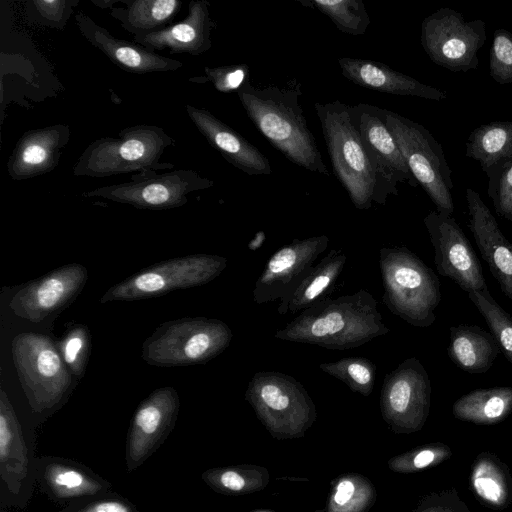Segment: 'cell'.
Segmentation results:
<instances>
[{
  "instance_id": "6da1fadb",
  "label": "cell",
  "mask_w": 512,
  "mask_h": 512,
  "mask_svg": "<svg viewBox=\"0 0 512 512\" xmlns=\"http://www.w3.org/2000/svg\"><path fill=\"white\" fill-rule=\"evenodd\" d=\"M390 329L366 289L326 298L301 311L275 332L278 340L316 345L331 350L360 347Z\"/></svg>"
},
{
  "instance_id": "7a4b0ae2",
  "label": "cell",
  "mask_w": 512,
  "mask_h": 512,
  "mask_svg": "<svg viewBox=\"0 0 512 512\" xmlns=\"http://www.w3.org/2000/svg\"><path fill=\"white\" fill-rule=\"evenodd\" d=\"M237 95L252 123L287 160L307 171L330 175L299 102V82L255 87L248 79Z\"/></svg>"
},
{
  "instance_id": "3957f363",
  "label": "cell",
  "mask_w": 512,
  "mask_h": 512,
  "mask_svg": "<svg viewBox=\"0 0 512 512\" xmlns=\"http://www.w3.org/2000/svg\"><path fill=\"white\" fill-rule=\"evenodd\" d=\"M175 140L162 127L138 124L123 128L117 137L105 136L91 142L73 166L77 177L103 178L147 170L172 169L161 162Z\"/></svg>"
},
{
  "instance_id": "277c9868",
  "label": "cell",
  "mask_w": 512,
  "mask_h": 512,
  "mask_svg": "<svg viewBox=\"0 0 512 512\" xmlns=\"http://www.w3.org/2000/svg\"><path fill=\"white\" fill-rule=\"evenodd\" d=\"M379 268L386 308L412 326H431L441 301L440 282L433 270L404 246L382 247Z\"/></svg>"
},
{
  "instance_id": "5b68a950",
  "label": "cell",
  "mask_w": 512,
  "mask_h": 512,
  "mask_svg": "<svg viewBox=\"0 0 512 512\" xmlns=\"http://www.w3.org/2000/svg\"><path fill=\"white\" fill-rule=\"evenodd\" d=\"M333 171L353 205L359 210L375 202L376 179L366 149L351 114L340 101L314 104Z\"/></svg>"
},
{
  "instance_id": "8992f818",
  "label": "cell",
  "mask_w": 512,
  "mask_h": 512,
  "mask_svg": "<svg viewBox=\"0 0 512 512\" xmlns=\"http://www.w3.org/2000/svg\"><path fill=\"white\" fill-rule=\"evenodd\" d=\"M232 337V330L222 320L183 317L160 324L144 340L141 357L158 367L202 364L225 351Z\"/></svg>"
},
{
  "instance_id": "52a82bcc",
  "label": "cell",
  "mask_w": 512,
  "mask_h": 512,
  "mask_svg": "<svg viewBox=\"0 0 512 512\" xmlns=\"http://www.w3.org/2000/svg\"><path fill=\"white\" fill-rule=\"evenodd\" d=\"M244 397L277 440L302 438L317 419L316 406L304 386L279 371L256 372Z\"/></svg>"
},
{
  "instance_id": "ba28073f",
  "label": "cell",
  "mask_w": 512,
  "mask_h": 512,
  "mask_svg": "<svg viewBox=\"0 0 512 512\" xmlns=\"http://www.w3.org/2000/svg\"><path fill=\"white\" fill-rule=\"evenodd\" d=\"M11 353L30 409L43 413L55 407L72 382L56 342L46 334L22 332L13 338Z\"/></svg>"
},
{
  "instance_id": "9c48e42d",
  "label": "cell",
  "mask_w": 512,
  "mask_h": 512,
  "mask_svg": "<svg viewBox=\"0 0 512 512\" xmlns=\"http://www.w3.org/2000/svg\"><path fill=\"white\" fill-rule=\"evenodd\" d=\"M385 116L418 185L435 204L437 212L452 216L454 203L451 191L454 185L440 143L428 129L409 118L386 109Z\"/></svg>"
},
{
  "instance_id": "30bf717a",
  "label": "cell",
  "mask_w": 512,
  "mask_h": 512,
  "mask_svg": "<svg viewBox=\"0 0 512 512\" xmlns=\"http://www.w3.org/2000/svg\"><path fill=\"white\" fill-rule=\"evenodd\" d=\"M227 263L226 257L205 253L168 259L111 286L100 302L134 301L201 286L218 277Z\"/></svg>"
},
{
  "instance_id": "8fae6325",
  "label": "cell",
  "mask_w": 512,
  "mask_h": 512,
  "mask_svg": "<svg viewBox=\"0 0 512 512\" xmlns=\"http://www.w3.org/2000/svg\"><path fill=\"white\" fill-rule=\"evenodd\" d=\"M214 186V182L193 169H175L158 174L147 170L133 174L130 181L101 186L81 194L104 198L138 209L167 210L185 205L188 194Z\"/></svg>"
},
{
  "instance_id": "7c38bea8",
  "label": "cell",
  "mask_w": 512,
  "mask_h": 512,
  "mask_svg": "<svg viewBox=\"0 0 512 512\" xmlns=\"http://www.w3.org/2000/svg\"><path fill=\"white\" fill-rule=\"evenodd\" d=\"M420 41L436 65L452 72H467L478 67L486 24L481 19L467 21L458 11L443 7L422 21Z\"/></svg>"
},
{
  "instance_id": "4fadbf2b",
  "label": "cell",
  "mask_w": 512,
  "mask_h": 512,
  "mask_svg": "<svg viewBox=\"0 0 512 512\" xmlns=\"http://www.w3.org/2000/svg\"><path fill=\"white\" fill-rule=\"evenodd\" d=\"M351 114L375 174V203L384 205L398 195V185L417 187L402 152L388 128L385 109L367 103L351 106Z\"/></svg>"
},
{
  "instance_id": "5bb4252c",
  "label": "cell",
  "mask_w": 512,
  "mask_h": 512,
  "mask_svg": "<svg viewBox=\"0 0 512 512\" xmlns=\"http://www.w3.org/2000/svg\"><path fill=\"white\" fill-rule=\"evenodd\" d=\"M430 405V379L418 358L405 359L385 375L380 409L383 420L394 433L420 431L427 421Z\"/></svg>"
},
{
  "instance_id": "9a60e30c",
  "label": "cell",
  "mask_w": 512,
  "mask_h": 512,
  "mask_svg": "<svg viewBox=\"0 0 512 512\" xmlns=\"http://www.w3.org/2000/svg\"><path fill=\"white\" fill-rule=\"evenodd\" d=\"M33 439L28 437L3 388L0 389V476L2 506L24 507L35 477Z\"/></svg>"
},
{
  "instance_id": "2e32d148",
  "label": "cell",
  "mask_w": 512,
  "mask_h": 512,
  "mask_svg": "<svg viewBox=\"0 0 512 512\" xmlns=\"http://www.w3.org/2000/svg\"><path fill=\"white\" fill-rule=\"evenodd\" d=\"M328 244L329 237L319 235L294 239L275 251L255 282L253 302L266 304L279 300L277 312L286 315L291 295Z\"/></svg>"
},
{
  "instance_id": "e0dca14e",
  "label": "cell",
  "mask_w": 512,
  "mask_h": 512,
  "mask_svg": "<svg viewBox=\"0 0 512 512\" xmlns=\"http://www.w3.org/2000/svg\"><path fill=\"white\" fill-rule=\"evenodd\" d=\"M424 225L434 248L437 271L467 293L488 290L481 263L456 220L431 211Z\"/></svg>"
},
{
  "instance_id": "ac0fdd59",
  "label": "cell",
  "mask_w": 512,
  "mask_h": 512,
  "mask_svg": "<svg viewBox=\"0 0 512 512\" xmlns=\"http://www.w3.org/2000/svg\"><path fill=\"white\" fill-rule=\"evenodd\" d=\"M87 279L88 270L84 265H63L19 288L9 308L22 319L41 322L68 306L82 291Z\"/></svg>"
},
{
  "instance_id": "d6986e66",
  "label": "cell",
  "mask_w": 512,
  "mask_h": 512,
  "mask_svg": "<svg viewBox=\"0 0 512 512\" xmlns=\"http://www.w3.org/2000/svg\"><path fill=\"white\" fill-rule=\"evenodd\" d=\"M180 407L174 387L152 391L137 407L127 436L126 466L129 472L139 467L173 429Z\"/></svg>"
},
{
  "instance_id": "ffe728a7",
  "label": "cell",
  "mask_w": 512,
  "mask_h": 512,
  "mask_svg": "<svg viewBox=\"0 0 512 512\" xmlns=\"http://www.w3.org/2000/svg\"><path fill=\"white\" fill-rule=\"evenodd\" d=\"M74 17L80 34L115 65L127 72H172L183 67L179 60L159 55L136 42L114 37L81 10L77 11Z\"/></svg>"
},
{
  "instance_id": "44dd1931",
  "label": "cell",
  "mask_w": 512,
  "mask_h": 512,
  "mask_svg": "<svg viewBox=\"0 0 512 512\" xmlns=\"http://www.w3.org/2000/svg\"><path fill=\"white\" fill-rule=\"evenodd\" d=\"M70 138V127L65 124L26 131L8 158L9 176L13 180H25L53 171Z\"/></svg>"
},
{
  "instance_id": "7402d4cb",
  "label": "cell",
  "mask_w": 512,
  "mask_h": 512,
  "mask_svg": "<svg viewBox=\"0 0 512 512\" xmlns=\"http://www.w3.org/2000/svg\"><path fill=\"white\" fill-rule=\"evenodd\" d=\"M469 228L501 291L512 301V244L479 193L466 189Z\"/></svg>"
},
{
  "instance_id": "603a6c76",
  "label": "cell",
  "mask_w": 512,
  "mask_h": 512,
  "mask_svg": "<svg viewBox=\"0 0 512 512\" xmlns=\"http://www.w3.org/2000/svg\"><path fill=\"white\" fill-rule=\"evenodd\" d=\"M185 109L197 130L228 163L249 176L271 174L268 158L244 136L206 109L190 104Z\"/></svg>"
},
{
  "instance_id": "cb8c5ba5",
  "label": "cell",
  "mask_w": 512,
  "mask_h": 512,
  "mask_svg": "<svg viewBox=\"0 0 512 512\" xmlns=\"http://www.w3.org/2000/svg\"><path fill=\"white\" fill-rule=\"evenodd\" d=\"M215 27L210 3L193 0L189 2L188 14L183 20L154 33L133 35V40L153 52L168 49L172 54L199 56L212 47L211 33Z\"/></svg>"
},
{
  "instance_id": "d4e9b609",
  "label": "cell",
  "mask_w": 512,
  "mask_h": 512,
  "mask_svg": "<svg viewBox=\"0 0 512 512\" xmlns=\"http://www.w3.org/2000/svg\"><path fill=\"white\" fill-rule=\"evenodd\" d=\"M35 477L54 501H72L111 491V485L81 463L59 457H36Z\"/></svg>"
},
{
  "instance_id": "484cf974",
  "label": "cell",
  "mask_w": 512,
  "mask_h": 512,
  "mask_svg": "<svg viewBox=\"0 0 512 512\" xmlns=\"http://www.w3.org/2000/svg\"><path fill=\"white\" fill-rule=\"evenodd\" d=\"M337 62L345 78L366 89L435 101L447 98L443 91L395 71L381 62L350 57L339 58Z\"/></svg>"
},
{
  "instance_id": "4316f807",
  "label": "cell",
  "mask_w": 512,
  "mask_h": 512,
  "mask_svg": "<svg viewBox=\"0 0 512 512\" xmlns=\"http://www.w3.org/2000/svg\"><path fill=\"white\" fill-rule=\"evenodd\" d=\"M450 359L468 373H484L493 365L500 347L491 332L475 325L450 328Z\"/></svg>"
},
{
  "instance_id": "83f0119b",
  "label": "cell",
  "mask_w": 512,
  "mask_h": 512,
  "mask_svg": "<svg viewBox=\"0 0 512 512\" xmlns=\"http://www.w3.org/2000/svg\"><path fill=\"white\" fill-rule=\"evenodd\" d=\"M347 255L342 248L330 250L316 262L297 286L288 302V312L297 314L328 298L344 270Z\"/></svg>"
},
{
  "instance_id": "f1b7e54d",
  "label": "cell",
  "mask_w": 512,
  "mask_h": 512,
  "mask_svg": "<svg viewBox=\"0 0 512 512\" xmlns=\"http://www.w3.org/2000/svg\"><path fill=\"white\" fill-rule=\"evenodd\" d=\"M470 486L484 505L502 510L512 501V477L505 463L496 455L483 451L477 455L470 474Z\"/></svg>"
},
{
  "instance_id": "f546056e",
  "label": "cell",
  "mask_w": 512,
  "mask_h": 512,
  "mask_svg": "<svg viewBox=\"0 0 512 512\" xmlns=\"http://www.w3.org/2000/svg\"><path fill=\"white\" fill-rule=\"evenodd\" d=\"M466 156L486 175L512 161V121H493L475 128L466 143Z\"/></svg>"
},
{
  "instance_id": "4dcf8cb0",
  "label": "cell",
  "mask_w": 512,
  "mask_h": 512,
  "mask_svg": "<svg viewBox=\"0 0 512 512\" xmlns=\"http://www.w3.org/2000/svg\"><path fill=\"white\" fill-rule=\"evenodd\" d=\"M179 0H123L110 15L133 35L157 32L172 24L180 12Z\"/></svg>"
},
{
  "instance_id": "1f68e13d",
  "label": "cell",
  "mask_w": 512,
  "mask_h": 512,
  "mask_svg": "<svg viewBox=\"0 0 512 512\" xmlns=\"http://www.w3.org/2000/svg\"><path fill=\"white\" fill-rule=\"evenodd\" d=\"M512 412V387L473 390L458 398L453 406L455 418L477 425H493Z\"/></svg>"
},
{
  "instance_id": "d6a6232c",
  "label": "cell",
  "mask_w": 512,
  "mask_h": 512,
  "mask_svg": "<svg viewBox=\"0 0 512 512\" xmlns=\"http://www.w3.org/2000/svg\"><path fill=\"white\" fill-rule=\"evenodd\" d=\"M202 479L218 493L239 496L265 489L270 474L263 466L239 464L209 469L202 474Z\"/></svg>"
},
{
  "instance_id": "836d02e7",
  "label": "cell",
  "mask_w": 512,
  "mask_h": 512,
  "mask_svg": "<svg viewBox=\"0 0 512 512\" xmlns=\"http://www.w3.org/2000/svg\"><path fill=\"white\" fill-rule=\"evenodd\" d=\"M373 483L358 473H347L333 481L326 512H367L376 501Z\"/></svg>"
},
{
  "instance_id": "e575fe53",
  "label": "cell",
  "mask_w": 512,
  "mask_h": 512,
  "mask_svg": "<svg viewBox=\"0 0 512 512\" xmlns=\"http://www.w3.org/2000/svg\"><path fill=\"white\" fill-rule=\"evenodd\" d=\"M326 15L343 33L363 35L370 24V18L361 0H311L300 1Z\"/></svg>"
},
{
  "instance_id": "d590c367",
  "label": "cell",
  "mask_w": 512,
  "mask_h": 512,
  "mask_svg": "<svg viewBox=\"0 0 512 512\" xmlns=\"http://www.w3.org/2000/svg\"><path fill=\"white\" fill-rule=\"evenodd\" d=\"M319 368L362 396H369L374 389L376 366L366 357H344L337 361L321 363Z\"/></svg>"
},
{
  "instance_id": "8d00e7d4",
  "label": "cell",
  "mask_w": 512,
  "mask_h": 512,
  "mask_svg": "<svg viewBox=\"0 0 512 512\" xmlns=\"http://www.w3.org/2000/svg\"><path fill=\"white\" fill-rule=\"evenodd\" d=\"M468 297L484 317L500 350L512 364V317L492 297L489 290L472 291Z\"/></svg>"
},
{
  "instance_id": "74e56055",
  "label": "cell",
  "mask_w": 512,
  "mask_h": 512,
  "mask_svg": "<svg viewBox=\"0 0 512 512\" xmlns=\"http://www.w3.org/2000/svg\"><path fill=\"white\" fill-rule=\"evenodd\" d=\"M451 456L452 451L448 445L440 442L429 443L392 457L388 461V468L396 473H415L437 466Z\"/></svg>"
},
{
  "instance_id": "f35d334b",
  "label": "cell",
  "mask_w": 512,
  "mask_h": 512,
  "mask_svg": "<svg viewBox=\"0 0 512 512\" xmlns=\"http://www.w3.org/2000/svg\"><path fill=\"white\" fill-rule=\"evenodd\" d=\"M56 344L72 375L81 379L86 372L91 350L89 329L82 324L74 325L66 331Z\"/></svg>"
},
{
  "instance_id": "ab89813d",
  "label": "cell",
  "mask_w": 512,
  "mask_h": 512,
  "mask_svg": "<svg viewBox=\"0 0 512 512\" xmlns=\"http://www.w3.org/2000/svg\"><path fill=\"white\" fill-rule=\"evenodd\" d=\"M80 0H32L26 2V15L37 25L62 30Z\"/></svg>"
},
{
  "instance_id": "60d3db41",
  "label": "cell",
  "mask_w": 512,
  "mask_h": 512,
  "mask_svg": "<svg viewBox=\"0 0 512 512\" xmlns=\"http://www.w3.org/2000/svg\"><path fill=\"white\" fill-rule=\"evenodd\" d=\"M489 73L499 84L512 83V33L506 29H497L493 33Z\"/></svg>"
},
{
  "instance_id": "b9f144b4",
  "label": "cell",
  "mask_w": 512,
  "mask_h": 512,
  "mask_svg": "<svg viewBox=\"0 0 512 512\" xmlns=\"http://www.w3.org/2000/svg\"><path fill=\"white\" fill-rule=\"evenodd\" d=\"M249 67L247 64H230L218 67H205L204 75L189 78L193 83H211L214 88L222 93L238 91L249 79Z\"/></svg>"
},
{
  "instance_id": "7bdbcfd3",
  "label": "cell",
  "mask_w": 512,
  "mask_h": 512,
  "mask_svg": "<svg viewBox=\"0 0 512 512\" xmlns=\"http://www.w3.org/2000/svg\"><path fill=\"white\" fill-rule=\"evenodd\" d=\"M487 193L497 214L512 222V161L487 175Z\"/></svg>"
},
{
  "instance_id": "ee69618b",
  "label": "cell",
  "mask_w": 512,
  "mask_h": 512,
  "mask_svg": "<svg viewBox=\"0 0 512 512\" xmlns=\"http://www.w3.org/2000/svg\"><path fill=\"white\" fill-rule=\"evenodd\" d=\"M61 512H138L125 498L108 493L78 499L67 504Z\"/></svg>"
},
{
  "instance_id": "f6af8a7d",
  "label": "cell",
  "mask_w": 512,
  "mask_h": 512,
  "mask_svg": "<svg viewBox=\"0 0 512 512\" xmlns=\"http://www.w3.org/2000/svg\"><path fill=\"white\" fill-rule=\"evenodd\" d=\"M411 512H472L455 488L430 493Z\"/></svg>"
},
{
  "instance_id": "bcb514c9",
  "label": "cell",
  "mask_w": 512,
  "mask_h": 512,
  "mask_svg": "<svg viewBox=\"0 0 512 512\" xmlns=\"http://www.w3.org/2000/svg\"><path fill=\"white\" fill-rule=\"evenodd\" d=\"M90 2L101 9H113L116 6L122 5L123 0H90Z\"/></svg>"
},
{
  "instance_id": "7dc6e473",
  "label": "cell",
  "mask_w": 512,
  "mask_h": 512,
  "mask_svg": "<svg viewBox=\"0 0 512 512\" xmlns=\"http://www.w3.org/2000/svg\"><path fill=\"white\" fill-rule=\"evenodd\" d=\"M266 236L263 231H259L255 234L254 238L248 243V248L252 251L260 248L265 240Z\"/></svg>"
},
{
  "instance_id": "c3c4849f",
  "label": "cell",
  "mask_w": 512,
  "mask_h": 512,
  "mask_svg": "<svg viewBox=\"0 0 512 512\" xmlns=\"http://www.w3.org/2000/svg\"><path fill=\"white\" fill-rule=\"evenodd\" d=\"M256 512H272V511L262 510V511H256Z\"/></svg>"
}]
</instances>
